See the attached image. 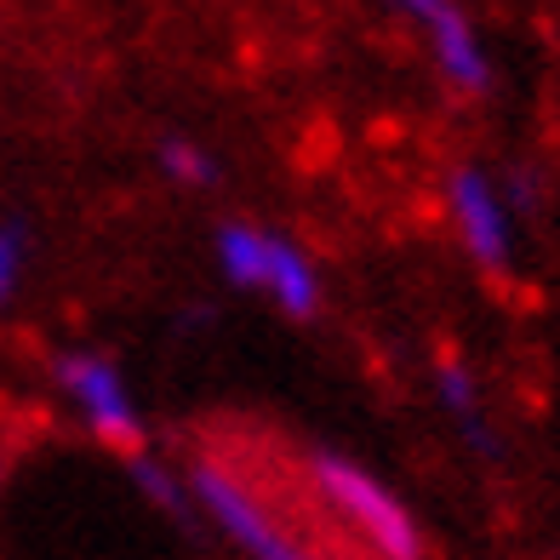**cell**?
Returning a JSON list of instances; mask_svg holds the SVG:
<instances>
[{
	"instance_id": "cell-1",
	"label": "cell",
	"mask_w": 560,
	"mask_h": 560,
	"mask_svg": "<svg viewBox=\"0 0 560 560\" xmlns=\"http://www.w3.org/2000/svg\"><path fill=\"white\" fill-rule=\"evenodd\" d=\"M310 480L384 560H423V532L412 521V509H406L377 475H366L354 457H343L332 446H315L310 452Z\"/></svg>"
},
{
	"instance_id": "cell-2",
	"label": "cell",
	"mask_w": 560,
	"mask_h": 560,
	"mask_svg": "<svg viewBox=\"0 0 560 560\" xmlns=\"http://www.w3.org/2000/svg\"><path fill=\"white\" fill-rule=\"evenodd\" d=\"M189 498H195L200 515H207L235 549H246L252 560H315L235 475H229L223 464H212V457H200V464L189 469Z\"/></svg>"
},
{
	"instance_id": "cell-3",
	"label": "cell",
	"mask_w": 560,
	"mask_h": 560,
	"mask_svg": "<svg viewBox=\"0 0 560 560\" xmlns=\"http://www.w3.org/2000/svg\"><path fill=\"white\" fill-rule=\"evenodd\" d=\"M52 377L109 446H120L126 457L143 452V418H138L132 395H126V377H120V366L109 361V354L63 349V354H52Z\"/></svg>"
},
{
	"instance_id": "cell-4",
	"label": "cell",
	"mask_w": 560,
	"mask_h": 560,
	"mask_svg": "<svg viewBox=\"0 0 560 560\" xmlns=\"http://www.w3.org/2000/svg\"><path fill=\"white\" fill-rule=\"evenodd\" d=\"M446 200H452L457 235H464V252L492 280H503L515 269V218H509L503 195H498V177L487 166H457L446 177Z\"/></svg>"
},
{
	"instance_id": "cell-5",
	"label": "cell",
	"mask_w": 560,
	"mask_h": 560,
	"mask_svg": "<svg viewBox=\"0 0 560 560\" xmlns=\"http://www.w3.org/2000/svg\"><path fill=\"white\" fill-rule=\"evenodd\" d=\"M389 7L400 18L423 23L429 52H435V69L446 74L452 92H464V97L492 92V58H487V46H480L475 23H469V12L457 7V0H389Z\"/></svg>"
},
{
	"instance_id": "cell-6",
	"label": "cell",
	"mask_w": 560,
	"mask_h": 560,
	"mask_svg": "<svg viewBox=\"0 0 560 560\" xmlns=\"http://www.w3.org/2000/svg\"><path fill=\"white\" fill-rule=\"evenodd\" d=\"M269 303L287 320H315L320 315V275L303 252L287 241V235H264V287H258Z\"/></svg>"
},
{
	"instance_id": "cell-7",
	"label": "cell",
	"mask_w": 560,
	"mask_h": 560,
	"mask_svg": "<svg viewBox=\"0 0 560 560\" xmlns=\"http://www.w3.org/2000/svg\"><path fill=\"white\" fill-rule=\"evenodd\" d=\"M435 395L441 406L452 412V423L464 429V441L480 452V457H498V435L487 429V406H480V384H475V372L457 361V354H441V366H435Z\"/></svg>"
},
{
	"instance_id": "cell-8",
	"label": "cell",
	"mask_w": 560,
	"mask_h": 560,
	"mask_svg": "<svg viewBox=\"0 0 560 560\" xmlns=\"http://www.w3.org/2000/svg\"><path fill=\"white\" fill-rule=\"evenodd\" d=\"M264 235H269V229L241 223V218H223V223L212 229L218 275H223L235 292H258V287H264Z\"/></svg>"
},
{
	"instance_id": "cell-9",
	"label": "cell",
	"mask_w": 560,
	"mask_h": 560,
	"mask_svg": "<svg viewBox=\"0 0 560 560\" xmlns=\"http://www.w3.org/2000/svg\"><path fill=\"white\" fill-rule=\"evenodd\" d=\"M126 475H132V487L155 503V509H166L172 521H184V526H195V498H189V480H177L161 457H149V452H132L126 457Z\"/></svg>"
},
{
	"instance_id": "cell-10",
	"label": "cell",
	"mask_w": 560,
	"mask_h": 560,
	"mask_svg": "<svg viewBox=\"0 0 560 560\" xmlns=\"http://www.w3.org/2000/svg\"><path fill=\"white\" fill-rule=\"evenodd\" d=\"M155 166L184 189H218V177H223V166L207 155V149H200L195 138H177V132H166L155 143Z\"/></svg>"
},
{
	"instance_id": "cell-11",
	"label": "cell",
	"mask_w": 560,
	"mask_h": 560,
	"mask_svg": "<svg viewBox=\"0 0 560 560\" xmlns=\"http://www.w3.org/2000/svg\"><path fill=\"white\" fill-rule=\"evenodd\" d=\"M23 264H30V223L7 218V223H0V310H12Z\"/></svg>"
},
{
	"instance_id": "cell-12",
	"label": "cell",
	"mask_w": 560,
	"mask_h": 560,
	"mask_svg": "<svg viewBox=\"0 0 560 560\" xmlns=\"http://www.w3.org/2000/svg\"><path fill=\"white\" fill-rule=\"evenodd\" d=\"M498 195H503V207H509V218H515V212H538V172H526V166H515V172H503V184H498Z\"/></svg>"
},
{
	"instance_id": "cell-13",
	"label": "cell",
	"mask_w": 560,
	"mask_h": 560,
	"mask_svg": "<svg viewBox=\"0 0 560 560\" xmlns=\"http://www.w3.org/2000/svg\"><path fill=\"white\" fill-rule=\"evenodd\" d=\"M0 475H7V464H0Z\"/></svg>"
}]
</instances>
